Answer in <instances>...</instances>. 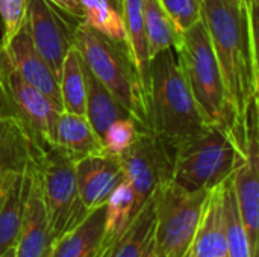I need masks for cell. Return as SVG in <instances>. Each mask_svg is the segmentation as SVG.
Instances as JSON below:
<instances>
[{"instance_id":"27","label":"cell","mask_w":259,"mask_h":257,"mask_svg":"<svg viewBox=\"0 0 259 257\" xmlns=\"http://www.w3.org/2000/svg\"><path fill=\"white\" fill-rule=\"evenodd\" d=\"M30 141L26 127L14 115H0V174L6 164Z\"/></svg>"},{"instance_id":"32","label":"cell","mask_w":259,"mask_h":257,"mask_svg":"<svg viewBox=\"0 0 259 257\" xmlns=\"http://www.w3.org/2000/svg\"><path fill=\"white\" fill-rule=\"evenodd\" d=\"M50 3H53L56 8H59L61 11H64L67 15H70L74 20L82 21V6L79 0H49Z\"/></svg>"},{"instance_id":"4","label":"cell","mask_w":259,"mask_h":257,"mask_svg":"<svg viewBox=\"0 0 259 257\" xmlns=\"http://www.w3.org/2000/svg\"><path fill=\"white\" fill-rule=\"evenodd\" d=\"M241 161L243 148L231 129L209 124L175 150L171 180L187 191H208L223 183Z\"/></svg>"},{"instance_id":"7","label":"cell","mask_w":259,"mask_h":257,"mask_svg":"<svg viewBox=\"0 0 259 257\" xmlns=\"http://www.w3.org/2000/svg\"><path fill=\"white\" fill-rule=\"evenodd\" d=\"M39 171L52 241L77 226L90 212L77 191L76 162L56 147L39 151Z\"/></svg>"},{"instance_id":"19","label":"cell","mask_w":259,"mask_h":257,"mask_svg":"<svg viewBox=\"0 0 259 257\" xmlns=\"http://www.w3.org/2000/svg\"><path fill=\"white\" fill-rule=\"evenodd\" d=\"M155 232V206L150 197L147 203L132 217L126 229L112 239L100 257H143Z\"/></svg>"},{"instance_id":"12","label":"cell","mask_w":259,"mask_h":257,"mask_svg":"<svg viewBox=\"0 0 259 257\" xmlns=\"http://www.w3.org/2000/svg\"><path fill=\"white\" fill-rule=\"evenodd\" d=\"M36 150H39L36 144L29 142L6 164L0 174V256L17 245L29 180V164Z\"/></svg>"},{"instance_id":"28","label":"cell","mask_w":259,"mask_h":257,"mask_svg":"<svg viewBox=\"0 0 259 257\" xmlns=\"http://www.w3.org/2000/svg\"><path fill=\"white\" fill-rule=\"evenodd\" d=\"M141 130L143 129L132 117L114 121L102 136L103 150L111 155L120 156L137 141Z\"/></svg>"},{"instance_id":"25","label":"cell","mask_w":259,"mask_h":257,"mask_svg":"<svg viewBox=\"0 0 259 257\" xmlns=\"http://www.w3.org/2000/svg\"><path fill=\"white\" fill-rule=\"evenodd\" d=\"M82 6V23L103 36L126 45V30L121 14L109 0H79Z\"/></svg>"},{"instance_id":"31","label":"cell","mask_w":259,"mask_h":257,"mask_svg":"<svg viewBox=\"0 0 259 257\" xmlns=\"http://www.w3.org/2000/svg\"><path fill=\"white\" fill-rule=\"evenodd\" d=\"M8 59L5 56L3 47L0 44V115H11L9 100L6 94V71H8Z\"/></svg>"},{"instance_id":"22","label":"cell","mask_w":259,"mask_h":257,"mask_svg":"<svg viewBox=\"0 0 259 257\" xmlns=\"http://www.w3.org/2000/svg\"><path fill=\"white\" fill-rule=\"evenodd\" d=\"M143 17L150 61L159 52L176 50L181 45L184 32L178 29L159 0H143Z\"/></svg>"},{"instance_id":"23","label":"cell","mask_w":259,"mask_h":257,"mask_svg":"<svg viewBox=\"0 0 259 257\" xmlns=\"http://www.w3.org/2000/svg\"><path fill=\"white\" fill-rule=\"evenodd\" d=\"M232 176L234 173L222 183V208L226 230L228 257H253L249 235L238 211Z\"/></svg>"},{"instance_id":"20","label":"cell","mask_w":259,"mask_h":257,"mask_svg":"<svg viewBox=\"0 0 259 257\" xmlns=\"http://www.w3.org/2000/svg\"><path fill=\"white\" fill-rule=\"evenodd\" d=\"M85 74V117L88 118L96 135L100 138L106 129L120 118H127L131 114L126 108L100 83V80L91 73V70L83 62Z\"/></svg>"},{"instance_id":"9","label":"cell","mask_w":259,"mask_h":257,"mask_svg":"<svg viewBox=\"0 0 259 257\" xmlns=\"http://www.w3.org/2000/svg\"><path fill=\"white\" fill-rule=\"evenodd\" d=\"M124 179L135 198V214L147 203L156 188L171 179L173 158L165 145L147 130H141L137 141L120 155Z\"/></svg>"},{"instance_id":"35","label":"cell","mask_w":259,"mask_h":257,"mask_svg":"<svg viewBox=\"0 0 259 257\" xmlns=\"http://www.w3.org/2000/svg\"><path fill=\"white\" fill-rule=\"evenodd\" d=\"M0 257H15V250H11V251H8V253L2 254Z\"/></svg>"},{"instance_id":"16","label":"cell","mask_w":259,"mask_h":257,"mask_svg":"<svg viewBox=\"0 0 259 257\" xmlns=\"http://www.w3.org/2000/svg\"><path fill=\"white\" fill-rule=\"evenodd\" d=\"M106 204L93 209L87 217L53 242L50 257H100L105 242Z\"/></svg>"},{"instance_id":"30","label":"cell","mask_w":259,"mask_h":257,"mask_svg":"<svg viewBox=\"0 0 259 257\" xmlns=\"http://www.w3.org/2000/svg\"><path fill=\"white\" fill-rule=\"evenodd\" d=\"M168 17L181 32L191 29L202 20V0H159Z\"/></svg>"},{"instance_id":"6","label":"cell","mask_w":259,"mask_h":257,"mask_svg":"<svg viewBox=\"0 0 259 257\" xmlns=\"http://www.w3.org/2000/svg\"><path fill=\"white\" fill-rule=\"evenodd\" d=\"M211 189L187 191L171 179L153 192V239L165 257H190L193 239Z\"/></svg>"},{"instance_id":"1","label":"cell","mask_w":259,"mask_h":257,"mask_svg":"<svg viewBox=\"0 0 259 257\" xmlns=\"http://www.w3.org/2000/svg\"><path fill=\"white\" fill-rule=\"evenodd\" d=\"M202 20L220 67L231 132L241 145L247 108L259 97L258 0H202Z\"/></svg>"},{"instance_id":"10","label":"cell","mask_w":259,"mask_h":257,"mask_svg":"<svg viewBox=\"0 0 259 257\" xmlns=\"http://www.w3.org/2000/svg\"><path fill=\"white\" fill-rule=\"evenodd\" d=\"M6 94L11 115L26 127L36 147L39 150L53 147L56 121L62 111L47 95L23 80L11 65L6 71Z\"/></svg>"},{"instance_id":"29","label":"cell","mask_w":259,"mask_h":257,"mask_svg":"<svg viewBox=\"0 0 259 257\" xmlns=\"http://www.w3.org/2000/svg\"><path fill=\"white\" fill-rule=\"evenodd\" d=\"M29 0H0V20H2V39L0 44L6 45L27 23Z\"/></svg>"},{"instance_id":"13","label":"cell","mask_w":259,"mask_h":257,"mask_svg":"<svg viewBox=\"0 0 259 257\" xmlns=\"http://www.w3.org/2000/svg\"><path fill=\"white\" fill-rule=\"evenodd\" d=\"M39 151L41 150H36L33 153L29 164V180L23 203L20 233L14 248L15 257H47L53 247L42 194Z\"/></svg>"},{"instance_id":"34","label":"cell","mask_w":259,"mask_h":257,"mask_svg":"<svg viewBox=\"0 0 259 257\" xmlns=\"http://www.w3.org/2000/svg\"><path fill=\"white\" fill-rule=\"evenodd\" d=\"M109 3L121 14V6H123V0H109Z\"/></svg>"},{"instance_id":"3","label":"cell","mask_w":259,"mask_h":257,"mask_svg":"<svg viewBox=\"0 0 259 257\" xmlns=\"http://www.w3.org/2000/svg\"><path fill=\"white\" fill-rule=\"evenodd\" d=\"M74 47L100 83L126 108L140 127L147 130V94L126 45L79 21Z\"/></svg>"},{"instance_id":"2","label":"cell","mask_w":259,"mask_h":257,"mask_svg":"<svg viewBox=\"0 0 259 257\" xmlns=\"http://www.w3.org/2000/svg\"><path fill=\"white\" fill-rule=\"evenodd\" d=\"M208 126L182 74L176 52H159L150 61L147 132L161 141L173 158L179 145L200 135Z\"/></svg>"},{"instance_id":"21","label":"cell","mask_w":259,"mask_h":257,"mask_svg":"<svg viewBox=\"0 0 259 257\" xmlns=\"http://www.w3.org/2000/svg\"><path fill=\"white\" fill-rule=\"evenodd\" d=\"M121 17L126 30V48L147 94L150 55H149V45H147L146 29H144L143 0H123Z\"/></svg>"},{"instance_id":"33","label":"cell","mask_w":259,"mask_h":257,"mask_svg":"<svg viewBox=\"0 0 259 257\" xmlns=\"http://www.w3.org/2000/svg\"><path fill=\"white\" fill-rule=\"evenodd\" d=\"M143 257H165V256H164V254H162V251L158 248V245H156L155 239H152V242H150V245H149L147 251L144 253V256Z\"/></svg>"},{"instance_id":"17","label":"cell","mask_w":259,"mask_h":257,"mask_svg":"<svg viewBox=\"0 0 259 257\" xmlns=\"http://www.w3.org/2000/svg\"><path fill=\"white\" fill-rule=\"evenodd\" d=\"M190 257H228L226 230L222 208V183L208 194Z\"/></svg>"},{"instance_id":"15","label":"cell","mask_w":259,"mask_h":257,"mask_svg":"<svg viewBox=\"0 0 259 257\" xmlns=\"http://www.w3.org/2000/svg\"><path fill=\"white\" fill-rule=\"evenodd\" d=\"M5 56L11 68L27 83L35 86L44 95H47L53 105L62 111L61 95H59V80L44 61V58L35 48L27 23L20 29V32L6 44L2 45Z\"/></svg>"},{"instance_id":"18","label":"cell","mask_w":259,"mask_h":257,"mask_svg":"<svg viewBox=\"0 0 259 257\" xmlns=\"http://www.w3.org/2000/svg\"><path fill=\"white\" fill-rule=\"evenodd\" d=\"M74 162L103 150L100 138L96 135L85 115L62 111L56 121L55 145Z\"/></svg>"},{"instance_id":"11","label":"cell","mask_w":259,"mask_h":257,"mask_svg":"<svg viewBox=\"0 0 259 257\" xmlns=\"http://www.w3.org/2000/svg\"><path fill=\"white\" fill-rule=\"evenodd\" d=\"M77 23H71L67 14L49 0H29L27 27L32 42L56 77L67 53L74 47Z\"/></svg>"},{"instance_id":"5","label":"cell","mask_w":259,"mask_h":257,"mask_svg":"<svg viewBox=\"0 0 259 257\" xmlns=\"http://www.w3.org/2000/svg\"><path fill=\"white\" fill-rule=\"evenodd\" d=\"M175 52L182 74L206 124H219L231 129L232 115L220 67L203 20L184 32L182 42Z\"/></svg>"},{"instance_id":"36","label":"cell","mask_w":259,"mask_h":257,"mask_svg":"<svg viewBox=\"0 0 259 257\" xmlns=\"http://www.w3.org/2000/svg\"><path fill=\"white\" fill-rule=\"evenodd\" d=\"M47 257H50V254H49V256H47Z\"/></svg>"},{"instance_id":"14","label":"cell","mask_w":259,"mask_h":257,"mask_svg":"<svg viewBox=\"0 0 259 257\" xmlns=\"http://www.w3.org/2000/svg\"><path fill=\"white\" fill-rule=\"evenodd\" d=\"M123 180L124 171L120 156L105 150L88 155L76 162L77 191L88 211L105 206Z\"/></svg>"},{"instance_id":"26","label":"cell","mask_w":259,"mask_h":257,"mask_svg":"<svg viewBox=\"0 0 259 257\" xmlns=\"http://www.w3.org/2000/svg\"><path fill=\"white\" fill-rule=\"evenodd\" d=\"M135 215V198L131 185L126 179L115 188L109 200L106 201L105 215V242L106 245L115 239L129 224Z\"/></svg>"},{"instance_id":"24","label":"cell","mask_w":259,"mask_h":257,"mask_svg":"<svg viewBox=\"0 0 259 257\" xmlns=\"http://www.w3.org/2000/svg\"><path fill=\"white\" fill-rule=\"evenodd\" d=\"M59 95L62 111L85 115V74L83 61L77 48L73 47L64 62L59 73Z\"/></svg>"},{"instance_id":"8","label":"cell","mask_w":259,"mask_h":257,"mask_svg":"<svg viewBox=\"0 0 259 257\" xmlns=\"http://www.w3.org/2000/svg\"><path fill=\"white\" fill-rule=\"evenodd\" d=\"M243 161L234 171L238 211L253 257L259 256V97L252 100L243 124Z\"/></svg>"}]
</instances>
